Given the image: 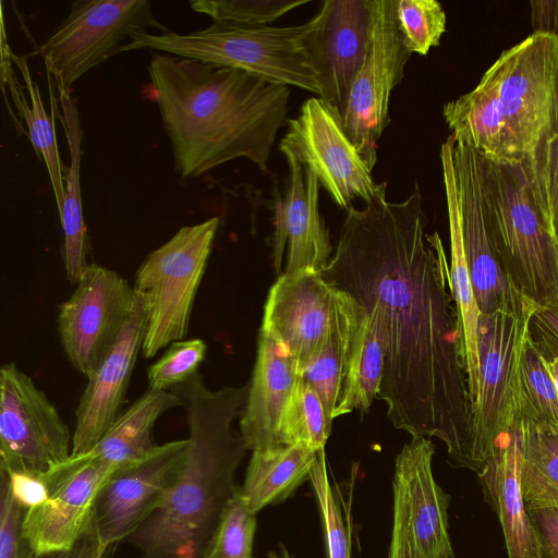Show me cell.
<instances>
[{
  "mask_svg": "<svg viewBox=\"0 0 558 558\" xmlns=\"http://www.w3.org/2000/svg\"><path fill=\"white\" fill-rule=\"evenodd\" d=\"M383 372L384 353L377 319L360 304L344 355L333 418L354 410L367 413L377 398Z\"/></svg>",
  "mask_w": 558,
  "mask_h": 558,
  "instance_id": "obj_26",
  "label": "cell"
},
{
  "mask_svg": "<svg viewBox=\"0 0 558 558\" xmlns=\"http://www.w3.org/2000/svg\"><path fill=\"white\" fill-rule=\"evenodd\" d=\"M113 548L101 544L89 523L78 541L69 549L46 554H33L31 558H111Z\"/></svg>",
  "mask_w": 558,
  "mask_h": 558,
  "instance_id": "obj_44",
  "label": "cell"
},
{
  "mask_svg": "<svg viewBox=\"0 0 558 558\" xmlns=\"http://www.w3.org/2000/svg\"><path fill=\"white\" fill-rule=\"evenodd\" d=\"M426 227L417 184L400 203L351 206L320 275L377 319V398L393 427L439 439L451 465L472 471L471 401L449 266L441 239Z\"/></svg>",
  "mask_w": 558,
  "mask_h": 558,
  "instance_id": "obj_1",
  "label": "cell"
},
{
  "mask_svg": "<svg viewBox=\"0 0 558 558\" xmlns=\"http://www.w3.org/2000/svg\"><path fill=\"white\" fill-rule=\"evenodd\" d=\"M207 344L203 339L172 342L165 353L147 369L148 388L170 391L194 374L205 359Z\"/></svg>",
  "mask_w": 558,
  "mask_h": 558,
  "instance_id": "obj_38",
  "label": "cell"
},
{
  "mask_svg": "<svg viewBox=\"0 0 558 558\" xmlns=\"http://www.w3.org/2000/svg\"><path fill=\"white\" fill-rule=\"evenodd\" d=\"M2 472L8 477L12 495L26 510L39 506L48 498V486L44 474Z\"/></svg>",
  "mask_w": 558,
  "mask_h": 558,
  "instance_id": "obj_42",
  "label": "cell"
},
{
  "mask_svg": "<svg viewBox=\"0 0 558 558\" xmlns=\"http://www.w3.org/2000/svg\"><path fill=\"white\" fill-rule=\"evenodd\" d=\"M180 400L171 391L147 389L123 410L96 446L87 453L119 468L149 454L157 448L154 426L157 420Z\"/></svg>",
  "mask_w": 558,
  "mask_h": 558,
  "instance_id": "obj_29",
  "label": "cell"
},
{
  "mask_svg": "<svg viewBox=\"0 0 558 558\" xmlns=\"http://www.w3.org/2000/svg\"><path fill=\"white\" fill-rule=\"evenodd\" d=\"M300 375L287 349L260 327L256 361L240 418V435L247 450L281 446V417Z\"/></svg>",
  "mask_w": 558,
  "mask_h": 558,
  "instance_id": "obj_22",
  "label": "cell"
},
{
  "mask_svg": "<svg viewBox=\"0 0 558 558\" xmlns=\"http://www.w3.org/2000/svg\"><path fill=\"white\" fill-rule=\"evenodd\" d=\"M518 402L519 420L558 429V391L532 331L520 363Z\"/></svg>",
  "mask_w": 558,
  "mask_h": 558,
  "instance_id": "obj_32",
  "label": "cell"
},
{
  "mask_svg": "<svg viewBox=\"0 0 558 558\" xmlns=\"http://www.w3.org/2000/svg\"><path fill=\"white\" fill-rule=\"evenodd\" d=\"M66 424L44 391L14 363L0 369V470L46 474L71 457Z\"/></svg>",
  "mask_w": 558,
  "mask_h": 558,
  "instance_id": "obj_11",
  "label": "cell"
},
{
  "mask_svg": "<svg viewBox=\"0 0 558 558\" xmlns=\"http://www.w3.org/2000/svg\"><path fill=\"white\" fill-rule=\"evenodd\" d=\"M538 308L524 295L478 320V384L471 404L473 472L478 473L519 420V371Z\"/></svg>",
  "mask_w": 558,
  "mask_h": 558,
  "instance_id": "obj_7",
  "label": "cell"
},
{
  "mask_svg": "<svg viewBox=\"0 0 558 558\" xmlns=\"http://www.w3.org/2000/svg\"><path fill=\"white\" fill-rule=\"evenodd\" d=\"M169 32L148 0H78L40 47L46 71L57 87L73 83L119 53L122 43L140 31Z\"/></svg>",
  "mask_w": 558,
  "mask_h": 558,
  "instance_id": "obj_9",
  "label": "cell"
},
{
  "mask_svg": "<svg viewBox=\"0 0 558 558\" xmlns=\"http://www.w3.org/2000/svg\"><path fill=\"white\" fill-rule=\"evenodd\" d=\"M189 439L158 445L144 458L117 468L100 488L89 525L109 548L126 542L168 497L184 468Z\"/></svg>",
  "mask_w": 558,
  "mask_h": 558,
  "instance_id": "obj_13",
  "label": "cell"
},
{
  "mask_svg": "<svg viewBox=\"0 0 558 558\" xmlns=\"http://www.w3.org/2000/svg\"><path fill=\"white\" fill-rule=\"evenodd\" d=\"M61 102V121L69 144L70 167L63 169L65 174L64 204L60 216L63 230V263L66 278L77 283L89 266V238L83 219L81 193L82 138L80 113L71 97V90L58 87Z\"/></svg>",
  "mask_w": 558,
  "mask_h": 558,
  "instance_id": "obj_28",
  "label": "cell"
},
{
  "mask_svg": "<svg viewBox=\"0 0 558 558\" xmlns=\"http://www.w3.org/2000/svg\"><path fill=\"white\" fill-rule=\"evenodd\" d=\"M330 432L320 399L300 375L281 417V446L303 444L319 451L325 449Z\"/></svg>",
  "mask_w": 558,
  "mask_h": 558,
  "instance_id": "obj_33",
  "label": "cell"
},
{
  "mask_svg": "<svg viewBox=\"0 0 558 558\" xmlns=\"http://www.w3.org/2000/svg\"><path fill=\"white\" fill-rule=\"evenodd\" d=\"M117 468L89 453L71 456L45 475L48 498L27 509L23 532L34 554L71 548L88 526L94 501Z\"/></svg>",
  "mask_w": 558,
  "mask_h": 558,
  "instance_id": "obj_16",
  "label": "cell"
},
{
  "mask_svg": "<svg viewBox=\"0 0 558 558\" xmlns=\"http://www.w3.org/2000/svg\"><path fill=\"white\" fill-rule=\"evenodd\" d=\"M49 84V98L53 113L49 116L43 105L40 92L36 81L33 80L27 61L16 56L11 49L1 50V82L7 83L11 99L17 114L27 125V136L36 150V155L45 161L47 167L56 205L59 215L64 204V183L62 180L63 166L61 163L54 132L53 116L56 100L52 90V75L47 72Z\"/></svg>",
  "mask_w": 558,
  "mask_h": 558,
  "instance_id": "obj_25",
  "label": "cell"
},
{
  "mask_svg": "<svg viewBox=\"0 0 558 558\" xmlns=\"http://www.w3.org/2000/svg\"><path fill=\"white\" fill-rule=\"evenodd\" d=\"M145 331L146 311L136 296L118 337L87 377L75 411L71 456L89 452L122 412Z\"/></svg>",
  "mask_w": 558,
  "mask_h": 558,
  "instance_id": "obj_19",
  "label": "cell"
},
{
  "mask_svg": "<svg viewBox=\"0 0 558 558\" xmlns=\"http://www.w3.org/2000/svg\"><path fill=\"white\" fill-rule=\"evenodd\" d=\"M290 178L287 192L275 209L272 266L281 275L284 245L288 242L283 272L310 269L322 274L331 258L328 229L319 213L320 183L315 173L296 160L287 159Z\"/></svg>",
  "mask_w": 558,
  "mask_h": 558,
  "instance_id": "obj_20",
  "label": "cell"
},
{
  "mask_svg": "<svg viewBox=\"0 0 558 558\" xmlns=\"http://www.w3.org/2000/svg\"><path fill=\"white\" fill-rule=\"evenodd\" d=\"M485 501L500 522L508 558H543L520 485V434L515 424L477 473Z\"/></svg>",
  "mask_w": 558,
  "mask_h": 558,
  "instance_id": "obj_23",
  "label": "cell"
},
{
  "mask_svg": "<svg viewBox=\"0 0 558 558\" xmlns=\"http://www.w3.org/2000/svg\"><path fill=\"white\" fill-rule=\"evenodd\" d=\"M517 426L526 509H558V429L525 420H518Z\"/></svg>",
  "mask_w": 558,
  "mask_h": 558,
  "instance_id": "obj_30",
  "label": "cell"
},
{
  "mask_svg": "<svg viewBox=\"0 0 558 558\" xmlns=\"http://www.w3.org/2000/svg\"><path fill=\"white\" fill-rule=\"evenodd\" d=\"M256 514L251 512L240 487L229 500L205 558H253Z\"/></svg>",
  "mask_w": 558,
  "mask_h": 558,
  "instance_id": "obj_35",
  "label": "cell"
},
{
  "mask_svg": "<svg viewBox=\"0 0 558 558\" xmlns=\"http://www.w3.org/2000/svg\"><path fill=\"white\" fill-rule=\"evenodd\" d=\"M442 114L456 141L488 160L523 162L558 138V38L532 33L504 50Z\"/></svg>",
  "mask_w": 558,
  "mask_h": 558,
  "instance_id": "obj_4",
  "label": "cell"
},
{
  "mask_svg": "<svg viewBox=\"0 0 558 558\" xmlns=\"http://www.w3.org/2000/svg\"><path fill=\"white\" fill-rule=\"evenodd\" d=\"M59 307L58 330L76 371L88 377L118 337L136 294L117 271L89 264Z\"/></svg>",
  "mask_w": 558,
  "mask_h": 558,
  "instance_id": "obj_14",
  "label": "cell"
},
{
  "mask_svg": "<svg viewBox=\"0 0 558 558\" xmlns=\"http://www.w3.org/2000/svg\"><path fill=\"white\" fill-rule=\"evenodd\" d=\"M308 0H197L191 1L194 12L206 14L214 21L246 25H266Z\"/></svg>",
  "mask_w": 558,
  "mask_h": 558,
  "instance_id": "obj_39",
  "label": "cell"
},
{
  "mask_svg": "<svg viewBox=\"0 0 558 558\" xmlns=\"http://www.w3.org/2000/svg\"><path fill=\"white\" fill-rule=\"evenodd\" d=\"M521 163L535 206L558 243V138L543 145Z\"/></svg>",
  "mask_w": 558,
  "mask_h": 558,
  "instance_id": "obj_34",
  "label": "cell"
},
{
  "mask_svg": "<svg viewBox=\"0 0 558 558\" xmlns=\"http://www.w3.org/2000/svg\"><path fill=\"white\" fill-rule=\"evenodd\" d=\"M25 512L0 471V558H31L34 554L23 532Z\"/></svg>",
  "mask_w": 558,
  "mask_h": 558,
  "instance_id": "obj_40",
  "label": "cell"
},
{
  "mask_svg": "<svg viewBox=\"0 0 558 558\" xmlns=\"http://www.w3.org/2000/svg\"><path fill=\"white\" fill-rule=\"evenodd\" d=\"M434 451L428 437L414 436L395 462L393 476L401 483L408 505L413 558H454L448 523L450 496L434 478Z\"/></svg>",
  "mask_w": 558,
  "mask_h": 558,
  "instance_id": "obj_21",
  "label": "cell"
},
{
  "mask_svg": "<svg viewBox=\"0 0 558 558\" xmlns=\"http://www.w3.org/2000/svg\"><path fill=\"white\" fill-rule=\"evenodd\" d=\"M359 308L360 304L351 295L338 289L332 326L317 354L301 372V378L320 399L330 426L340 391L344 355Z\"/></svg>",
  "mask_w": 558,
  "mask_h": 558,
  "instance_id": "obj_31",
  "label": "cell"
},
{
  "mask_svg": "<svg viewBox=\"0 0 558 558\" xmlns=\"http://www.w3.org/2000/svg\"><path fill=\"white\" fill-rule=\"evenodd\" d=\"M456 138L452 134L442 143L440 160L448 209L450 252V291L456 308L461 352L465 368L471 404L478 384L477 336L481 312L478 310L464 255L460 213L452 160Z\"/></svg>",
  "mask_w": 558,
  "mask_h": 558,
  "instance_id": "obj_24",
  "label": "cell"
},
{
  "mask_svg": "<svg viewBox=\"0 0 558 558\" xmlns=\"http://www.w3.org/2000/svg\"><path fill=\"white\" fill-rule=\"evenodd\" d=\"M147 72L181 179L236 158L269 171L277 133L289 121V85L160 52Z\"/></svg>",
  "mask_w": 558,
  "mask_h": 558,
  "instance_id": "obj_2",
  "label": "cell"
},
{
  "mask_svg": "<svg viewBox=\"0 0 558 558\" xmlns=\"http://www.w3.org/2000/svg\"><path fill=\"white\" fill-rule=\"evenodd\" d=\"M538 535L543 558H558V509L527 510Z\"/></svg>",
  "mask_w": 558,
  "mask_h": 558,
  "instance_id": "obj_43",
  "label": "cell"
},
{
  "mask_svg": "<svg viewBox=\"0 0 558 558\" xmlns=\"http://www.w3.org/2000/svg\"><path fill=\"white\" fill-rule=\"evenodd\" d=\"M547 366L554 385L558 391V355H555L551 359H547Z\"/></svg>",
  "mask_w": 558,
  "mask_h": 558,
  "instance_id": "obj_47",
  "label": "cell"
},
{
  "mask_svg": "<svg viewBox=\"0 0 558 558\" xmlns=\"http://www.w3.org/2000/svg\"><path fill=\"white\" fill-rule=\"evenodd\" d=\"M372 0H326L303 39L319 98L343 118L369 48Z\"/></svg>",
  "mask_w": 558,
  "mask_h": 558,
  "instance_id": "obj_15",
  "label": "cell"
},
{
  "mask_svg": "<svg viewBox=\"0 0 558 558\" xmlns=\"http://www.w3.org/2000/svg\"><path fill=\"white\" fill-rule=\"evenodd\" d=\"M397 0H372L371 41L342 118L344 131L373 170L378 140L390 123L391 90L401 83L411 52L396 14Z\"/></svg>",
  "mask_w": 558,
  "mask_h": 558,
  "instance_id": "obj_12",
  "label": "cell"
},
{
  "mask_svg": "<svg viewBox=\"0 0 558 558\" xmlns=\"http://www.w3.org/2000/svg\"><path fill=\"white\" fill-rule=\"evenodd\" d=\"M268 558H290V555L284 546H280L279 553L277 551H270L268 554Z\"/></svg>",
  "mask_w": 558,
  "mask_h": 558,
  "instance_id": "obj_48",
  "label": "cell"
},
{
  "mask_svg": "<svg viewBox=\"0 0 558 558\" xmlns=\"http://www.w3.org/2000/svg\"><path fill=\"white\" fill-rule=\"evenodd\" d=\"M533 325L546 343L558 348V312L538 307L533 317Z\"/></svg>",
  "mask_w": 558,
  "mask_h": 558,
  "instance_id": "obj_46",
  "label": "cell"
},
{
  "mask_svg": "<svg viewBox=\"0 0 558 558\" xmlns=\"http://www.w3.org/2000/svg\"><path fill=\"white\" fill-rule=\"evenodd\" d=\"M311 27L312 20L287 27L214 21L206 28L187 34L135 32L119 52L149 49L243 70L318 95L317 78L303 45Z\"/></svg>",
  "mask_w": 558,
  "mask_h": 558,
  "instance_id": "obj_6",
  "label": "cell"
},
{
  "mask_svg": "<svg viewBox=\"0 0 558 558\" xmlns=\"http://www.w3.org/2000/svg\"><path fill=\"white\" fill-rule=\"evenodd\" d=\"M288 125L279 150L311 169L337 205L348 209L355 198L367 204L386 197V182L374 181L372 170L348 137L342 118L326 101L307 99Z\"/></svg>",
  "mask_w": 558,
  "mask_h": 558,
  "instance_id": "obj_10",
  "label": "cell"
},
{
  "mask_svg": "<svg viewBox=\"0 0 558 558\" xmlns=\"http://www.w3.org/2000/svg\"><path fill=\"white\" fill-rule=\"evenodd\" d=\"M396 14L405 47L425 56L438 46L446 29V14L436 0H397Z\"/></svg>",
  "mask_w": 558,
  "mask_h": 558,
  "instance_id": "obj_37",
  "label": "cell"
},
{
  "mask_svg": "<svg viewBox=\"0 0 558 558\" xmlns=\"http://www.w3.org/2000/svg\"><path fill=\"white\" fill-rule=\"evenodd\" d=\"M250 384L209 389L199 373L170 391L185 411L189 452L162 505L126 541L141 558H205L222 513L238 490L234 481L246 452L232 428Z\"/></svg>",
  "mask_w": 558,
  "mask_h": 558,
  "instance_id": "obj_3",
  "label": "cell"
},
{
  "mask_svg": "<svg viewBox=\"0 0 558 558\" xmlns=\"http://www.w3.org/2000/svg\"><path fill=\"white\" fill-rule=\"evenodd\" d=\"M533 34H547L558 38V1H531Z\"/></svg>",
  "mask_w": 558,
  "mask_h": 558,
  "instance_id": "obj_45",
  "label": "cell"
},
{
  "mask_svg": "<svg viewBox=\"0 0 558 558\" xmlns=\"http://www.w3.org/2000/svg\"><path fill=\"white\" fill-rule=\"evenodd\" d=\"M218 227V217L182 227L138 267L133 290L146 311L144 357L185 339Z\"/></svg>",
  "mask_w": 558,
  "mask_h": 558,
  "instance_id": "obj_8",
  "label": "cell"
},
{
  "mask_svg": "<svg viewBox=\"0 0 558 558\" xmlns=\"http://www.w3.org/2000/svg\"><path fill=\"white\" fill-rule=\"evenodd\" d=\"M322 518L328 558H351L350 533L347 529L339 498L328 477L325 449L317 452L310 474Z\"/></svg>",
  "mask_w": 558,
  "mask_h": 558,
  "instance_id": "obj_36",
  "label": "cell"
},
{
  "mask_svg": "<svg viewBox=\"0 0 558 558\" xmlns=\"http://www.w3.org/2000/svg\"><path fill=\"white\" fill-rule=\"evenodd\" d=\"M452 160L470 278L481 314H489L523 294L509 278L496 247L483 199L478 153L456 141Z\"/></svg>",
  "mask_w": 558,
  "mask_h": 558,
  "instance_id": "obj_17",
  "label": "cell"
},
{
  "mask_svg": "<svg viewBox=\"0 0 558 558\" xmlns=\"http://www.w3.org/2000/svg\"><path fill=\"white\" fill-rule=\"evenodd\" d=\"M317 452L303 444L252 451L240 487L247 509L257 514L266 506L287 499L310 478Z\"/></svg>",
  "mask_w": 558,
  "mask_h": 558,
  "instance_id": "obj_27",
  "label": "cell"
},
{
  "mask_svg": "<svg viewBox=\"0 0 558 558\" xmlns=\"http://www.w3.org/2000/svg\"><path fill=\"white\" fill-rule=\"evenodd\" d=\"M392 492V527L388 558H413L405 494L401 483L395 476Z\"/></svg>",
  "mask_w": 558,
  "mask_h": 558,
  "instance_id": "obj_41",
  "label": "cell"
},
{
  "mask_svg": "<svg viewBox=\"0 0 558 558\" xmlns=\"http://www.w3.org/2000/svg\"><path fill=\"white\" fill-rule=\"evenodd\" d=\"M338 289L320 274H281L271 286L262 326L295 360L300 374L323 345L337 314Z\"/></svg>",
  "mask_w": 558,
  "mask_h": 558,
  "instance_id": "obj_18",
  "label": "cell"
},
{
  "mask_svg": "<svg viewBox=\"0 0 558 558\" xmlns=\"http://www.w3.org/2000/svg\"><path fill=\"white\" fill-rule=\"evenodd\" d=\"M478 160L484 205L504 268L525 298L558 312V243L535 206L522 163L495 162L480 153Z\"/></svg>",
  "mask_w": 558,
  "mask_h": 558,
  "instance_id": "obj_5",
  "label": "cell"
}]
</instances>
